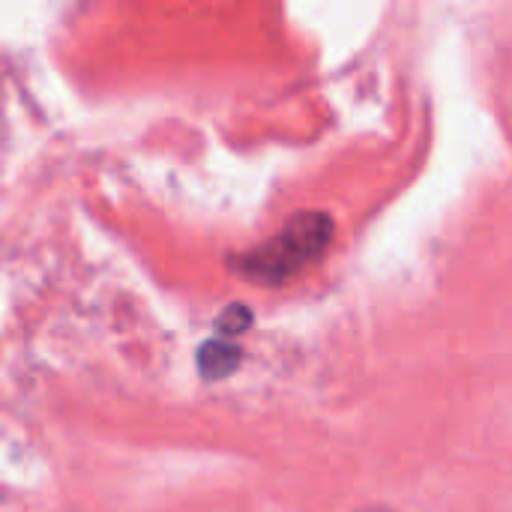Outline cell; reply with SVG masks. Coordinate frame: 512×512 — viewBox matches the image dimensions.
Segmentation results:
<instances>
[{"instance_id":"cell-4","label":"cell","mask_w":512,"mask_h":512,"mask_svg":"<svg viewBox=\"0 0 512 512\" xmlns=\"http://www.w3.org/2000/svg\"><path fill=\"white\" fill-rule=\"evenodd\" d=\"M363 512H390V510H381V507H375V510H363Z\"/></svg>"},{"instance_id":"cell-1","label":"cell","mask_w":512,"mask_h":512,"mask_svg":"<svg viewBox=\"0 0 512 512\" xmlns=\"http://www.w3.org/2000/svg\"><path fill=\"white\" fill-rule=\"evenodd\" d=\"M333 240V219L321 210L294 213L279 234L264 240L255 249H246L231 258V270L249 282L285 285L312 267Z\"/></svg>"},{"instance_id":"cell-2","label":"cell","mask_w":512,"mask_h":512,"mask_svg":"<svg viewBox=\"0 0 512 512\" xmlns=\"http://www.w3.org/2000/svg\"><path fill=\"white\" fill-rule=\"evenodd\" d=\"M243 363V351L240 345L228 342V339H210L198 348V372L207 381H222L231 372H237V366Z\"/></svg>"},{"instance_id":"cell-3","label":"cell","mask_w":512,"mask_h":512,"mask_svg":"<svg viewBox=\"0 0 512 512\" xmlns=\"http://www.w3.org/2000/svg\"><path fill=\"white\" fill-rule=\"evenodd\" d=\"M249 327H252V312H249V306H240V303L228 306V309L219 315V321H216L219 339H228V342L237 339V336H243Z\"/></svg>"}]
</instances>
